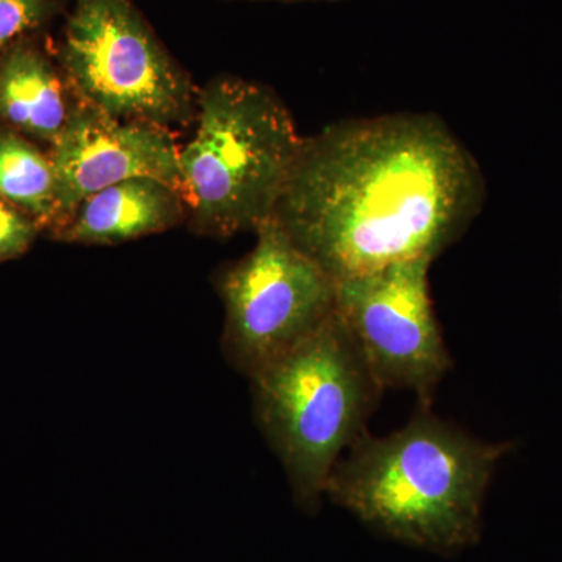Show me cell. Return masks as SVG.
I'll list each match as a JSON object with an SVG mask.
<instances>
[{"label": "cell", "instance_id": "cell-1", "mask_svg": "<svg viewBox=\"0 0 562 562\" xmlns=\"http://www.w3.org/2000/svg\"><path fill=\"white\" fill-rule=\"evenodd\" d=\"M484 199L479 161L441 117L394 113L305 136L273 217L336 281L435 261Z\"/></svg>", "mask_w": 562, "mask_h": 562}, {"label": "cell", "instance_id": "cell-9", "mask_svg": "<svg viewBox=\"0 0 562 562\" xmlns=\"http://www.w3.org/2000/svg\"><path fill=\"white\" fill-rule=\"evenodd\" d=\"M188 205L171 184L135 177L95 192L80 203L50 239L79 246H116L187 224Z\"/></svg>", "mask_w": 562, "mask_h": 562}, {"label": "cell", "instance_id": "cell-4", "mask_svg": "<svg viewBox=\"0 0 562 562\" xmlns=\"http://www.w3.org/2000/svg\"><path fill=\"white\" fill-rule=\"evenodd\" d=\"M194 121L180 147L188 227L216 239L257 231L276 216L305 136L271 88L236 77L199 90Z\"/></svg>", "mask_w": 562, "mask_h": 562}, {"label": "cell", "instance_id": "cell-7", "mask_svg": "<svg viewBox=\"0 0 562 562\" xmlns=\"http://www.w3.org/2000/svg\"><path fill=\"white\" fill-rule=\"evenodd\" d=\"M430 260L395 262L336 280V312L353 333L376 382L431 405L453 360L430 291Z\"/></svg>", "mask_w": 562, "mask_h": 562}, {"label": "cell", "instance_id": "cell-13", "mask_svg": "<svg viewBox=\"0 0 562 562\" xmlns=\"http://www.w3.org/2000/svg\"><path fill=\"white\" fill-rule=\"evenodd\" d=\"M41 233L44 232L38 222L0 199V262L24 257Z\"/></svg>", "mask_w": 562, "mask_h": 562}, {"label": "cell", "instance_id": "cell-12", "mask_svg": "<svg viewBox=\"0 0 562 562\" xmlns=\"http://www.w3.org/2000/svg\"><path fill=\"white\" fill-rule=\"evenodd\" d=\"M65 3L66 0H0V54L47 24Z\"/></svg>", "mask_w": 562, "mask_h": 562}, {"label": "cell", "instance_id": "cell-6", "mask_svg": "<svg viewBox=\"0 0 562 562\" xmlns=\"http://www.w3.org/2000/svg\"><path fill=\"white\" fill-rule=\"evenodd\" d=\"M257 241L224 269L222 351L247 379L305 341L336 312V281L283 231L276 217Z\"/></svg>", "mask_w": 562, "mask_h": 562}, {"label": "cell", "instance_id": "cell-10", "mask_svg": "<svg viewBox=\"0 0 562 562\" xmlns=\"http://www.w3.org/2000/svg\"><path fill=\"white\" fill-rule=\"evenodd\" d=\"M74 99L60 68L22 38L0 54V124L54 144L69 120Z\"/></svg>", "mask_w": 562, "mask_h": 562}, {"label": "cell", "instance_id": "cell-3", "mask_svg": "<svg viewBox=\"0 0 562 562\" xmlns=\"http://www.w3.org/2000/svg\"><path fill=\"white\" fill-rule=\"evenodd\" d=\"M249 380L255 419L292 497L303 512H319L333 469L369 431L383 387L338 312Z\"/></svg>", "mask_w": 562, "mask_h": 562}, {"label": "cell", "instance_id": "cell-2", "mask_svg": "<svg viewBox=\"0 0 562 562\" xmlns=\"http://www.w3.org/2000/svg\"><path fill=\"white\" fill-rule=\"evenodd\" d=\"M512 447L419 405L390 435L366 431L333 469L325 498L392 541L460 553L482 538L487 490Z\"/></svg>", "mask_w": 562, "mask_h": 562}, {"label": "cell", "instance_id": "cell-11", "mask_svg": "<svg viewBox=\"0 0 562 562\" xmlns=\"http://www.w3.org/2000/svg\"><path fill=\"white\" fill-rule=\"evenodd\" d=\"M0 199L38 222L50 235L60 222L58 184L49 151L0 125Z\"/></svg>", "mask_w": 562, "mask_h": 562}, {"label": "cell", "instance_id": "cell-8", "mask_svg": "<svg viewBox=\"0 0 562 562\" xmlns=\"http://www.w3.org/2000/svg\"><path fill=\"white\" fill-rule=\"evenodd\" d=\"M47 151L57 176L60 210L54 232L92 194L135 177L165 181L184 198L180 147L172 131L160 125L117 120L74 101L61 135Z\"/></svg>", "mask_w": 562, "mask_h": 562}, {"label": "cell", "instance_id": "cell-5", "mask_svg": "<svg viewBox=\"0 0 562 562\" xmlns=\"http://www.w3.org/2000/svg\"><path fill=\"white\" fill-rule=\"evenodd\" d=\"M58 63L72 99L124 121L184 127L198 88L132 0H72Z\"/></svg>", "mask_w": 562, "mask_h": 562}]
</instances>
